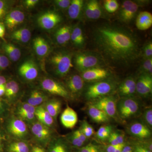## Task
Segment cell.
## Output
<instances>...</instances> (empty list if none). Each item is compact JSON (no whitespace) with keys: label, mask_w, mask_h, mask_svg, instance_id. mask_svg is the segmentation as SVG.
Here are the masks:
<instances>
[{"label":"cell","mask_w":152,"mask_h":152,"mask_svg":"<svg viewBox=\"0 0 152 152\" xmlns=\"http://www.w3.org/2000/svg\"><path fill=\"white\" fill-rule=\"evenodd\" d=\"M49 63L56 75L63 77L66 75L73 66L72 55L67 50L55 52L50 57Z\"/></svg>","instance_id":"3"},{"label":"cell","mask_w":152,"mask_h":152,"mask_svg":"<svg viewBox=\"0 0 152 152\" xmlns=\"http://www.w3.org/2000/svg\"><path fill=\"white\" fill-rule=\"evenodd\" d=\"M49 152H70L68 142L62 138L55 139L50 144Z\"/></svg>","instance_id":"27"},{"label":"cell","mask_w":152,"mask_h":152,"mask_svg":"<svg viewBox=\"0 0 152 152\" xmlns=\"http://www.w3.org/2000/svg\"></svg>","instance_id":"62"},{"label":"cell","mask_w":152,"mask_h":152,"mask_svg":"<svg viewBox=\"0 0 152 152\" xmlns=\"http://www.w3.org/2000/svg\"><path fill=\"white\" fill-rule=\"evenodd\" d=\"M5 88L4 86L0 89V97L2 96L3 95L5 94Z\"/></svg>","instance_id":"57"},{"label":"cell","mask_w":152,"mask_h":152,"mask_svg":"<svg viewBox=\"0 0 152 152\" xmlns=\"http://www.w3.org/2000/svg\"><path fill=\"white\" fill-rule=\"evenodd\" d=\"M92 39L98 54L113 65L129 66L141 56L137 37L122 26L109 23L96 26L92 32Z\"/></svg>","instance_id":"1"},{"label":"cell","mask_w":152,"mask_h":152,"mask_svg":"<svg viewBox=\"0 0 152 152\" xmlns=\"http://www.w3.org/2000/svg\"><path fill=\"white\" fill-rule=\"evenodd\" d=\"M1 133L0 132V143H1Z\"/></svg>","instance_id":"61"},{"label":"cell","mask_w":152,"mask_h":152,"mask_svg":"<svg viewBox=\"0 0 152 152\" xmlns=\"http://www.w3.org/2000/svg\"><path fill=\"white\" fill-rule=\"evenodd\" d=\"M144 1L126 0L123 1L119 12L120 20L126 24L131 23L136 16L140 7Z\"/></svg>","instance_id":"7"},{"label":"cell","mask_w":152,"mask_h":152,"mask_svg":"<svg viewBox=\"0 0 152 152\" xmlns=\"http://www.w3.org/2000/svg\"><path fill=\"white\" fill-rule=\"evenodd\" d=\"M8 130L12 135L19 139L25 138L28 135V130L26 123L20 119L11 120L8 125Z\"/></svg>","instance_id":"14"},{"label":"cell","mask_w":152,"mask_h":152,"mask_svg":"<svg viewBox=\"0 0 152 152\" xmlns=\"http://www.w3.org/2000/svg\"><path fill=\"white\" fill-rule=\"evenodd\" d=\"M116 110L118 118L126 121L138 115L140 113V104L134 97L120 98L117 100Z\"/></svg>","instance_id":"4"},{"label":"cell","mask_w":152,"mask_h":152,"mask_svg":"<svg viewBox=\"0 0 152 152\" xmlns=\"http://www.w3.org/2000/svg\"><path fill=\"white\" fill-rule=\"evenodd\" d=\"M74 62L77 69L81 72L99 66L103 60L99 54L91 52H80L75 55Z\"/></svg>","instance_id":"5"},{"label":"cell","mask_w":152,"mask_h":152,"mask_svg":"<svg viewBox=\"0 0 152 152\" xmlns=\"http://www.w3.org/2000/svg\"><path fill=\"white\" fill-rule=\"evenodd\" d=\"M113 126L111 125H104L101 126L95 134L96 138L103 142L106 141L113 131Z\"/></svg>","instance_id":"32"},{"label":"cell","mask_w":152,"mask_h":152,"mask_svg":"<svg viewBox=\"0 0 152 152\" xmlns=\"http://www.w3.org/2000/svg\"><path fill=\"white\" fill-rule=\"evenodd\" d=\"M91 8L92 20H96L103 16V10L99 3L96 0H90Z\"/></svg>","instance_id":"34"},{"label":"cell","mask_w":152,"mask_h":152,"mask_svg":"<svg viewBox=\"0 0 152 152\" xmlns=\"http://www.w3.org/2000/svg\"><path fill=\"white\" fill-rule=\"evenodd\" d=\"M72 28L69 26H63L57 30L55 34V39L57 43L65 45L71 39Z\"/></svg>","instance_id":"24"},{"label":"cell","mask_w":152,"mask_h":152,"mask_svg":"<svg viewBox=\"0 0 152 152\" xmlns=\"http://www.w3.org/2000/svg\"><path fill=\"white\" fill-rule=\"evenodd\" d=\"M132 146L133 152H152L148 149L141 141L133 142L131 144Z\"/></svg>","instance_id":"42"},{"label":"cell","mask_w":152,"mask_h":152,"mask_svg":"<svg viewBox=\"0 0 152 152\" xmlns=\"http://www.w3.org/2000/svg\"><path fill=\"white\" fill-rule=\"evenodd\" d=\"M55 4L57 7L61 10L68 9L70 5V0H56L54 1Z\"/></svg>","instance_id":"45"},{"label":"cell","mask_w":152,"mask_h":152,"mask_svg":"<svg viewBox=\"0 0 152 152\" xmlns=\"http://www.w3.org/2000/svg\"><path fill=\"white\" fill-rule=\"evenodd\" d=\"M7 5L5 1L0 0V20L4 18L7 12Z\"/></svg>","instance_id":"49"},{"label":"cell","mask_w":152,"mask_h":152,"mask_svg":"<svg viewBox=\"0 0 152 152\" xmlns=\"http://www.w3.org/2000/svg\"><path fill=\"white\" fill-rule=\"evenodd\" d=\"M129 134L139 141L146 140L151 137V129L142 121L131 123L127 127Z\"/></svg>","instance_id":"8"},{"label":"cell","mask_w":152,"mask_h":152,"mask_svg":"<svg viewBox=\"0 0 152 152\" xmlns=\"http://www.w3.org/2000/svg\"><path fill=\"white\" fill-rule=\"evenodd\" d=\"M2 107V103L0 101V111L1 110Z\"/></svg>","instance_id":"59"},{"label":"cell","mask_w":152,"mask_h":152,"mask_svg":"<svg viewBox=\"0 0 152 152\" xmlns=\"http://www.w3.org/2000/svg\"><path fill=\"white\" fill-rule=\"evenodd\" d=\"M62 20L59 14L49 11L41 15L37 19L39 26L45 30H51L59 24Z\"/></svg>","instance_id":"11"},{"label":"cell","mask_w":152,"mask_h":152,"mask_svg":"<svg viewBox=\"0 0 152 152\" xmlns=\"http://www.w3.org/2000/svg\"><path fill=\"white\" fill-rule=\"evenodd\" d=\"M115 137L119 145L125 143V134L123 132L120 130L113 131Z\"/></svg>","instance_id":"47"},{"label":"cell","mask_w":152,"mask_h":152,"mask_svg":"<svg viewBox=\"0 0 152 152\" xmlns=\"http://www.w3.org/2000/svg\"><path fill=\"white\" fill-rule=\"evenodd\" d=\"M111 75V73L108 70L98 67L83 72L80 76L85 82L93 83L109 78Z\"/></svg>","instance_id":"10"},{"label":"cell","mask_w":152,"mask_h":152,"mask_svg":"<svg viewBox=\"0 0 152 152\" xmlns=\"http://www.w3.org/2000/svg\"><path fill=\"white\" fill-rule=\"evenodd\" d=\"M66 141L69 143L71 144L73 146L77 148H79L84 146L85 144L84 142L80 140L77 137H76L73 133L68 135L66 137Z\"/></svg>","instance_id":"40"},{"label":"cell","mask_w":152,"mask_h":152,"mask_svg":"<svg viewBox=\"0 0 152 152\" xmlns=\"http://www.w3.org/2000/svg\"><path fill=\"white\" fill-rule=\"evenodd\" d=\"M33 135L37 140L45 143L50 139L51 132L48 127L39 122L34 123L31 127Z\"/></svg>","instance_id":"17"},{"label":"cell","mask_w":152,"mask_h":152,"mask_svg":"<svg viewBox=\"0 0 152 152\" xmlns=\"http://www.w3.org/2000/svg\"><path fill=\"white\" fill-rule=\"evenodd\" d=\"M61 101L56 99H53L47 102L44 107L55 120L56 119L61 112Z\"/></svg>","instance_id":"28"},{"label":"cell","mask_w":152,"mask_h":152,"mask_svg":"<svg viewBox=\"0 0 152 152\" xmlns=\"http://www.w3.org/2000/svg\"><path fill=\"white\" fill-rule=\"evenodd\" d=\"M4 86H5V84L0 85V89H1V88H2L3 87H4Z\"/></svg>","instance_id":"60"},{"label":"cell","mask_w":152,"mask_h":152,"mask_svg":"<svg viewBox=\"0 0 152 152\" xmlns=\"http://www.w3.org/2000/svg\"><path fill=\"white\" fill-rule=\"evenodd\" d=\"M41 86L43 89L52 94L60 96L66 99H69L71 98L66 88L53 79H43L41 82Z\"/></svg>","instance_id":"9"},{"label":"cell","mask_w":152,"mask_h":152,"mask_svg":"<svg viewBox=\"0 0 152 152\" xmlns=\"http://www.w3.org/2000/svg\"><path fill=\"white\" fill-rule=\"evenodd\" d=\"M6 96L11 98L17 94L19 91L18 83L14 81H11L5 84Z\"/></svg>","instance_id":"35"},{"label":"cell","mask_w":152,"mask_h":152,"mask_svg":"<svg viewBox=\"0 0 152 152\" xmlns=\"http://www.w3.org/2000/svg\"><path fill=\"white\" fill-rule=\"evenodd\" d=\"M85 2L83 0H72L68 9L69 16L72 20L80 18L83 12Z\"/></svg>","instance_id":"22"},{"label":"cell","mask_w":152,"mask_h":152,"mask_svg":"<svg viewBox=\"0 0 152 152\" xmlns=\"http://www.w3.org/2000/svg\"><path fill=\"white\" fill-rule=\"evenodd\" d=\"M31 152H45V151L42 147L36 146L33 147Z\"/></svg>","instance_id":"55"},{"label":"cell","mask_w":152,"mask_h":152,"mask_svg":"<svg viewBox=\"0 0 152 152\" xmlns=\"http://www.w3.org/2000/svg\"><path fill=\"white\" fill-rule=\"evenodd\" d=\"M39 2L38 0H27L25 1V5L27 8H31L34 7Z\"/></svg>","instance_id":"53"},{"label":"cell","mask_w":152,"mask_h":152,"mask_svg":"<svg viewBox=\"0 0 152 152\" xmlns=\"http://www.w3.org/2000/svg\"><path fill=\"white\" fill-rule=\"evenodd\" d=\"M31 36V34L30 30L24 28L15 31L12 34L11 37L12 39L15 40L26 43L30 40Z\"/></svg>","instance_id":"30"},{"label":"cell","mask_w":152,"mask_h":152,"mask_svg":"<svg viewBox=\"0 0 152 152\" xmlns=\"http://www.w3.org/2000/svg\"><path fill=\"white\" fill-rule=\"evenodd\" d=\"M25 18L24 14L23 12L16 10L10 12L6 16L5 22L9 29L12 30L23 23Z\"/></svg>","instance_id":"19"},{"label":"cell","mask_w":152,"mask_h":152,"mask_svg":"<svg viewBox=\"0 0 152 152\" xmlns=\"http://www.w3.org/2000/svg\"><path fill=\"white\" fill-rule=\"evenodd\" d=\"M5 34V28L4 25L0 23V38L4 39Z\"/></svg>","instance_id":"54"},{"label":"cell","mask_w":152,"mask_h":152,"mask_svg":"<svg viewBox=\"0 0 152 152\" xmlns=\"http://www.w3.org/2000/svg\"><path fill=\"white\" fill-rule=\"evenodd\" d=\"M107 141L108 142L109 145H112L118 146L120 145H119L118 142H117L113 131L111 134L110 135V137H109Z\"/></svg>","instance_id":"51"},{"label":"cell","mask_w":152,"mask_h":152,"mask_svg":"<svg viewBox=\"0 0 152 152\" xmlns=\"http://www.w3.org/2000/svg\"><path fill=\"white\" fill-rule=\"evenodd\" d=\"M136 93L142 97H148L151 95L152 75L148 74H140L136 80Z\"/></svg>","instance_id":"12"},{"label":"cell","mask_w":152,"mask_h":152,"mask_svg":"<svg viewBox=\"0 0 152 152\" xmlns=\"http://www.w3.org/2000/svg\"><path fill=\"white\" fill-rule=\"evenodd\" d=\"M118 86L117 82L111 77L99 81L91 83L84 90L85 98L90 102L113 95L117 90Z\"/></svg>","instance_id":"2"},{"label":"cell","mask_w":152,"mask_h":152,"mask_svg":"<svg viewBox=\"0 0 152 152\" xmlns=\"http://www.w3.org/2000/svg\"><path fill=\"white\" fill-rule=\"evenodd\" d=\"M152 25V15L147 11L141 12L136 20V26L138 29L145 31L149 29Z\"/></svg>","instance_id":"21"},{"label":"cell","mask_w":152,"mask_h":152,"mask_svg":"<svg viewBox=\"0 0 152 152\" xmlns=\"http://www.w3.org/2000/svg\"><path fill=\"white\" fill-rule=\"evenodd\" d=\"M88 115L93 121L99 124L108 123L110 121V118L102 111L90 104H88Z\"/></svg>","instance_id":"20"},{"label":"cell","mask_w":152,"mask_h":152,"mask_svg":"<svg viewBox=\"0 0 152 152\" xmlns=\"http://www.w3.org/2000/svg\"><path fill=\"white\" fill-rule=\"evenodd\" d=\"M7 80L4 76L0 75V85L5 84Z\"/></svg>","instance_id":"56"},{"label":"cell","mask_w":152,"mask_h":152,"mask_svg":"<svg viewBox=\"0 0 152 152\" xmlns=\"http://www.w3.org/2000/svg\"><path fill=\"white\" fill-rule=\"evenodd\" d=\"M120 98L134 97L136 93V80L132 77L126 78L117 88Z\"/></svg>","instance_id":"15"},{"label":"cell","mask_w":152,"mask_h":152,"mask_svg":"<svg viewBox=\"0 0 152 152\" xmlns=\"http://www.w3.org/2000/svg\"><path fill=\"white\" fill-rule=\"evenodd\" d=\"M141 56L144 58H150L152 57V43L151 41L147 42L141 49Z\"/></svg>","instance_id":"41"},{"label":"cell","mask_w":152,"mask_h":152,"mask_svg":"<svg viewBox=\"0 0 152 152\" xmlns=\"http://www.w3.org/2000/svg\"><path fill=\"white\" fill-rule=\"evenodd\" d=\"M17 114L22 120L27 121L28 122H32L35 118V114L27 112H18Z\"/></svg>","instance_id":"44"},{"label":"cell","mask_w":152,"mask_h":152,"mask_svg":"<svg viewBox=\"0 0 152 152\" xmlns=\"http://www.w3.org/2000/svg\"><path fill=\"white\" fill-rule=\"evenodd\" d=\"M140 74L146 73L152 75V58H144L140 69Z\"/></svg>","instance_id":"37"},{"label":"cell","mask_w":152,"mask_h":152,"mask_svg":"<svg viewBox=\"0 0 152 152\" xmlns=\"http://www.w3.org/2000/svg\"><path fill=\"white\" fill-rule=\"evenodd\" d=\"M148 127L152 130V107L148 108L144 111L142 115L141 121Z\"/></svg>","instance_id":"38"},{"label":"cell","mask_w":152,"mask_h":152,"mask_svg":"<svg viewBox=\"0 0 152 152\" xmlns=\"http://www.w3.org/2000/svg\"><path fill=\"white\" fill-rule=\"evenodd\" d=\"M91 152H104L103 149L100 146H99L98 148H96V149L94 150Z\"/></svg>","instance_id":"58"},{"label":"cell","mask_w":152,"mask_h":152,"mask_svg":"<svg viewBox=\"0 0 152 152\" xmlns=\"http://www.w3.org/2000/svg\"><path fill=\"white\" fill-rule=\"evenodd\" d=\"M70 40L74 45L77 48H83L85 46V36L80 26H76L72 29Z\"/></svg>","instance_id":"25"},{"label":"cell","mask_w":152,"mask_h":152,"mask_svg":"<svg viewBox=\"0 0 152 152\" xmlns=\"http://www.w3.org/2000/svg\"><path fill=\"white\" fill-rule=\"evenodd\" d=\"M72 133L76 137H77L80 140H81L82 142H83L85 143L88 142V139L86 137L85 135L84 134L80 129L74 131Z\"/></svg>","instance_id":"50"},{"label":"cell","mask_w":152,"mask_h":152,"mask_svg":"<svg viewBox=\"0 0 152 152\" xmlns=\"http://www.w3.org/2000/svg\"><path fill=\"white\" fill-rule=\"evenodd\" d=\"M118 146L112 145L108 144L104 147L103 150L104 152H115Z\"/></svg>","instance_id":"52"},{"label":"cell","mask_w":152,"mask_h":152,"mask_svg":"<svg viewBox=\"0 0 152 152\" xmlns=\"http://www.w3.org/2000/svg\"><path fill=\"white\" fill-rule=\"evenodd\" d=\"M66 86L71 97H78L84 90L85 81L81 76L75 74L68 78Z\"/></svg>","instance_id":"13"},{"label":"cell","mask_w":152,"mask_h":152,"mask_svg":"<svg viewBox=\"0 0 152 152\" xmlns=\"http://www.w3.org/2000/svg\"><path fill=\"white\" fill-rule=\"evenodd\" d=\"M9 152H29L28 145L24 142H16L10 144L8 147Z\"/></svg>","instance_id":"33"},{"label":"cell","mask_w":152,"mask_h":152,"mask_svg":"<svg viewBox=\"0 0 152 152\" xmlns=\"http://www.w3.org/2000/svg\"><path fill=\"white\" fill-rule=\"evenodd\" d=\"M47 99V96L37 90H34L30 94L27 103L34 107L40 106Z\"/></svg>","instance_id":"29"},{"label":"cell","mask_w":152,"mask_h":152,"mask_svg":"<svg viewBox=\"0 0 152 152\" xmlns=\"http://www.w3.org/2000/svg\"><path fill=\"white\" fill-rule=\"evenodd\" d=\"M18 72L23 78L28 81L34 80L39 75L37 64L31 60H27L22 64L19 68Z\"/></svg>","instance_id":"16"},{"label":"cell","mask_w":152,"mask_h":152,"mask_svg":"<svg viewBox=\"0 0 152 152\" xmlns=\"http://www.w3.org/2000/svg\"><path fill=\"white\" fill-rule=\"evenodd\" d=\"M33 46L36 54L39 56H46L50 50V46L47 41L41 37H37L34 39Z\"/></svg>","instance_id":"26"},{"label":"cell","mask_w":152,"mask_h":152,"mask_svg":"<svg viewBox=\"0 0 152 152\" xmlns=\"http://www.w3.org/2000/svg\"><path fill=\"white\" fill-rule=\"evenodd\" d=\"M117 99L113 95H109L89 102V104L105 113L110 118L117 120Z\"/></svg>","instance_id":"6"},{"label":"cell","mask_w":152,"mask_h":152,"mask_svg":"<svg viewBox=\"0 0 152 152\" xmlns=\"http://www.w3.org/2000/svg\"><path fill=\"white\" fill-rule=\"evenodd\" d=\"M35 115L39 122L47 126L50 127L53 124L54 120L43 106H39L36 108Z\"/></svg>","instance_id":"23"},{"label":"cell","mask_w":152,"mask_h":152,"mask_svg":"<svg viewBox=\"0 0 152 152\" xmlns=\"http://www.w3.org/2000/svg\"><path fill=\"white\" fill-rule=\"evenodd\" d=\"M3 49L8 56L10 59L13 61H17L20 59L21 53L20 49L12 44H5L3 45Z\"/></svg>","instance_id":"31"},{"label":"cell","mask_w":152,"mask_h":152,"mask_svg":"<svg viewBox=\"0 0 152 152\" xmlns=\"http://www.w3.org/2000/svg\"><path fill=\"white\" fill-rule=\"evenodd\" d=\"M99 146L98 145L90 143L84 146L82 148H77V152H91Z\"/></svg>","instance_id":"46"},{"label":"cell","mask_w":152,"mask_h":152,"mask_svg":"<svg viewBox=\"0 0 152 152\" xmlns=\"http://www.w3.org/2000/svg\"><path fill=\"white\" fill-rule=\"evenodd\" d=\"M10 64L9 59L4 55H0V70L7 67Z\"/></svg>","instance_id":"48"},{"label":"cell","mask_w":152,"mask_h":152,"mask_svg":"<svg viewBox=\"0 0 152 152\" xmlns=\"http://www.w3.org/2000/svg\"><path fill=\"white\" fill-rule=\"evenodd\" d=\"M60 119L62 124L65 127L72 129L77 122V115L73 109L67 106L61 115Z\"/></svg>","instance_id":"18"},{"label":"cell","mask_w":152,"mask_h":152,"mask_svg":"<svg viewBox=\"0 0 152 152\" xmlns=\"http://www.w3.org/2000/svg\"><path fill=\"white\" fill-rule=\"evenodd\" d=\"M36 108V107L31 105L28 103H26L22 104L19 106L18 112H27V113L35 114Z\"/></svg>","instance_id":"43"},{"label":"cell","mask_w":152,"mask_h":152,"mask_svg":"<svg viewBox=\"0 0 152 152\" xmlns=\"http://www.w3.org/2000/svg\"><path fill=\"white\" fill-rule=\"evenodd\" d=\"M104 8L108 12L113 13L119 8V4L116 0H106L104 1Z\"/></svg>","instance_id":"39"},{"label":"cell","mask_w":152,"mask_h":152,"mask_svg":"<svg viewBox=\"0 0 152 152\" xmlns=\"http://www.w3.org/2000/svg\"><path fill=\"white\" fill-rule=\"evenodd\" d=\"M80 129L83 132L88 139L91 138L95 133L94 128L86 120H84L82 122Z\"/></svg>","instance_id":"36"}]
</instances>
